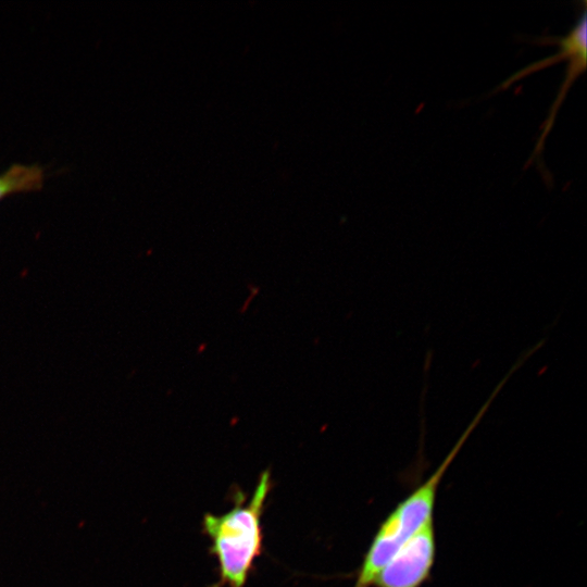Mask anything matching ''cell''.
I'll return each instance as SVG.
<instances>
[{
	"mask_svg": "<svg viewBox=\"0 0 587 587\" xmlns=\"http://www.w3.org/2000/svg\"><path fill=\"white\" fill-rule=\"evenodd\" d=\"M273 480L263 471L246 500L237 489L234 507L223 514L205 513L202 532L210 539V553L216 559L218 579L212 587H245L257 559L263 551L262 515Z\"/></svg>",
	"mask_w": 587,
	"mask_h": 587,
	"instance_id": "obj_1",
	"label": "cell"
},
{
	"mask_svg": "<svg viewBox=\"0 0 587 587\" xmlns=\"http://www.w3.org/2000/svg\"><path fill=\"white\" fill-rule=\"evenodd\" d=\"M502 387L503 383L500 382L432 475L399 501L382 521L363 555L353 587H372L378 573L397 551L423 526L434 521L438 490L446 472Z\"/></svg>",
	"mask_w": 587,
	"mask_h": 587,
	"instance_id": "obj_2",
	"label": "cell"
},
{
	"mask_svg": "<svg viewBox=\"0 0 587 587\" xmlns=\"http://www.w3.org/2000/svg\"><path fill=\"white\" fill-rule=\"evenodd\" d=\"M436 552V530L432 521L397 551L372 587H422L430 579Z\"/></svg>",
	"mask_w": 587,
	"mask_h": 587,
	"instance_id": "obj_3",
	"label": "cell"
},
{
	"mask_svg": "<svg viewBox=\"0 0 587 587\" xmlns=\"http://www.w3.org/2000/svg\"><path fill=\"white\" fill-rule=\"evenodd\" d=\"M45 171L37 164H13L0 174V201L23 192L38 191L43 187Z\"/></svg>",
	"mask_w": 587,
	"mask_h": 587,
	"instance_id": "obj_4",
	"label": "cell"
}]
</instances>
